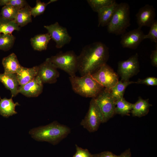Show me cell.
<instances>
[{"mask_svg":"<svg viewBox=\"0 0 157 157\" xmlns=\"http://www.w3.org/2000/svg\"><path fill=\"white\" fill-rule=\"evenodd\" d=\"M109 56V48L101 42L87 45L77 56L78 71L81 76L91 74L106 63Z\"/></svg>","mask_w":157,"mask_h":157,"instance_id":"cell-1","label":"cell"},{"mask_svg":"<svg viewBox=\"0 0 157 157\" xmlns=\"http://www.w3.org/2000/svg\"><path fill=\"white\" fill-rule=\"evenodd\" d=\"M70 131L69 128L67 126L54 122L47 125L33 129L29 133L36 140L55 144L66 137Z\"/></svg>","mask_w":157,"mask_h":157,"instance_id":"cell-2","label":"cell"},{"mask_svg":"<svg viewBox=\"0 0 157 157\" xmlns=\"http://www.w3.org/2000/svg\"><path fill=\"white\" fill-rule=\"evenodd\" d=\"M69 79L75 92L85 97L94 98L104 88L90 74L69 76Z\"/></svg>","mask_w":157,"mask_h":157,"instance_id":"cell-3","label":"cell"},{"mask_svg":"<svg viewBox=\"0 0 157 157\" xmlns=\"http://www.w3.org/2000/svg\"><path fill=\"white\" fill-rule=\"evenodd\" d=\"M130 8L126 2L118 3L112 17L107 26L108 32L116 35H122L129 26Z\"/></svg>","mask_w":157,"mask_h":157,"instance_id":"cell-4","label":"cell"},{"mask_svg":"<svg viewBox=\"0 0 157 157\" xmlns=\"http://www.w3.org/2000/svg\"><path fill=\"white\" fill-rule=\"evenodd\" d=\"M77 56L72 51L60 52L56 55L47 58L57 69L67 73L70 76H76L78 71Z\"/></svg>","mask_w":157,"mask_h":157,"instance_id":"cell-5","label":"cell"},{"mask_svg":"<svg viewBox=\"0 0 157 157\" xmlns=\"http://www.w3.org/2000/svg\"><path fill=\"white\" fill-rule=\"evenodd\" d=\"M101 123H103L102 113L95 98H92L88 112L81 125L90 132H93L98 130Z\"/></svg>","mask_w":157,"mask_h":157,"instance_id":"cell-6","label":"cell"},{"mask_svg":"<svg viewBox=\"0 0 157 157\" xmlns=\"http://www.w3.org/2000/svg\"><path fill=\"white\" fill-rule=\"evenodd\" d=\"M103 115V123L108 121L115 115V100L109 90L105 88L94 98Z\"/></svg>","mask_w":157,"mask_h":157,"instance_id":"cell-7","label":"cell"},{"mask_svg":"<svg viewBox=\"0 0 157 157\" xmlns=\"http://www.w3.org/2000/svg\"><path fill=\"white\" fill-rule=\"evenodd\" d=\"M91 75L104 88L109 90L119 81L117 74L106 63L102 66Z\"/></svg>","mask_w":157,"mask_h":157,"instance_id":"cell-8","label":"cell"},{"mask_svg":"<svg viewBox=\"0 0 157 157\" xmlns=\"http://www.w3.org/2000/svg\"><path fill=\"white\" fill-rule=\"evenodd\" d=\"M139 63L137 53L127 60L118 63V72L123 81H129V79L139 72Z\"/></svg>","mask_w":157,"mask_h":157,"instance_id":"cell-9","label":"cell"},{"mask_svg":"<svg viewBox=\"0 0 157 157\" xmlns=\"http://www.w3.org/2000/svg\"><path fill=\"white\" fill-rule=\"evenodd\" d=\"M44 27L47 31L52 39L56 43L57 48H61L71 41L72 37L67 29L60 26L57 22Z\"/></svg>","mask_w":157,"mask_h":157,"instance_id":"cell-10","label":"cell"},{"mask_svg":"<svg viewBox=\"0 0 157 157\" xmlns=\"http://www.w3.org/2000/svg\"><path fill=\"white\" fill-rule=\"evenodd\" d=\"M60 74L57 68L47 58L45 61L38 66V75L43 83H55Z\"/></svg>","mask_w":157,"mask_h":157,"instance_id":"cell-11","label":"cell"},{"mask_svg":"<svg viewBox=\"0 0 157 157\" xmlns=\"http://www.w3.org/2000/svg\"><path fill=\"white\" fill-rule=\"evenodd\" d=\"M145 34L138 27L122 35L120 43L124 48L135 49L144 40Z\"/></svg>","mask_w":157,"mask_h":157,"instance_id":"cell-12","label":"cell"},{"mask_svg":"<svg viewBox=\"0 0 157 157\" xmlns=\"http://www.w3.org/2000/svg\"><path fill=\"white\" fill-rule=\"evenodd\" d=\"M156 15L155 9L152 5L146 4L140 8L136 15L138 27H150L155 20Z\"/></svg>","mask_w":157,"mask_h":157,"instance_id":"cell-13","label":"cell"},{"mask_svg":"<svg viewBox=\"0 0 157 157\" xmlns=\"http://www.w3.org/2000/svg\"><path fill=\"white\" fill-rule=\"evenodd\" d=\"M43 83L39 76L18 88V93H20L27 97H36L42 92Z\"/></svg>","mask_w":157,"mask_h":157,"instance_id":"cell-14","label":"cell"},{"mask_svg":"<svg viewBox=\"0 0 157 157\" xmlns=\"http://www.w3.org/2000/svg\"><path fill=\"white\" fill-rule=\"evenodd\" d=\"M0 81L11 93L12 97H15L19 93L18 89L19 85L16 74H0Z\"/></svg>","mask_w":157,"mask_h":157,"instance_id":"cell-15","label":"cell"},{"mask_svg":"<svg viewBox=\"0 0 157 157\" xmlns=\"http://www.w3.org/2000/svg\"><path fill=\"white\" fill-rule=\"evenodd\" d=\"M38 66L31 68L22 66L16 73L17 78L20 86L23 85L33 79L38 75Z\"/></svg>","mask_w":157,"mask_h":157,"instance_id":"cell-16","label":"cell"},{"mask_svg":"<svg viewBox=\"0 0 157 157\" xmlns=\"http://www.w3.org/2000/svg\"><path fill=\"white\" fill-rule=\"evenodd\" d=\"M118 3L116 1L111 5L104 7L97 12L98 26H107L110 21Z\"/></svg>","mask_w":157,"mask_h":157,"instance_id":"cell-17","label":"cell"},{"mask_svg":"<svg viewBox=\"0 0 157 157\" xmlns=\"http://www.w3.org/2000/svg\"><path fill=\"white\" fill-rule=\"evenodd\" d=\"M2 64L4 68V73L7 74L17 73L22 66L19 64L16 56L12 53L4 58Z\"/></svg>","mask_w":157,"mask_h":157,"instance_id":"cell-18","label":"cell"},{"mask_svg":"<svg viewBox=\"0 0 157 157\" xmlns=\"http://www.w3.org/2000/svg\"><path fill=\"white\" fill-rule=\"evenodd\" d=\"M152 105L149 103V99H144L140 97L134 104H133L131 113L133 117H140L146 115L149 111Z\"/></svg>","mask_w":157,"mask_h":157,"instance_id":"cell-19","label":"cell"},{"mask_svg":"<svg viewBox=\"0 0 157 157\" xmlns=\"http://www.w3.org/2000/svg\"><path fill=\"white\" fill-rule=\"evenodd\" d=\"M12 98L0 99V115L3 117H8L17 113L15 111V107L19 104L17 102L14 103Z\"/></svg>","mask_w":157,"mask_h":157,"instance_id":"cell-20","label":"cell"},{"mask_svg":"<svg viewBox=\"0 0 157 157\" xmlns=\"http://www.w3.org/2000/svg\"><path fill=\"white\" fill-rule=\"evenodd\" d=\"M51 39L50 35L47 33L38 35L31 38L30 41L31 46L35 50L42 51L47 49Z\"/></svg>","mask_w":157,"mask_h":157,"instance_id":"cell-21","label":"cell"},{"mask_svg":"<svg viewBox=\"0 0 157 157\" xmlns=\"http://www.w3.org/2000/svg\"><path fill=\"white\" fill-rule=\"evenodd\" d=\"M31 8L27 5L18 10L14 20L19 26L23 27L32 22Z\"/></svg>","mask_w":157,"mask_h":157,"instance_id":"cell-22","label":"cell"},{"mask_svg":"<svg viewBox=\"0 0 157 157\" xmlns=\"http://www.w3.org/2000/svg\"><path fill=\"white\" fill-rule=\"evenodd\" d=\"M115 113L122 116L130 115L133 104L126 101L123 97L115 101Z\"/></svg>","mask_w":157,"mask_h":157,"instance_id":"cell-23","label":"cell"},{"mask_svg":"<svg viewBox=\"0 0 157 157\" xmlns=\"http://www.w3.org/2000/svg\"><path fill=\"white\" fill-rule=\"evenodd\" d=\"M135 83L130 81H118L110 90L111 94L115 101L123 97L124 94L126 87L129 85Z\"/></svg>","mask_w":157,"mask_h":157,"instance_id":"cell-24","label":"cell"},{"mask_svg":"<svg viewBox=\"0 0 157 157\" xmlns=\"http://www.w3.org/2000/svg\"><path fill=\"white\" fill-rule=\"evenodd\" d=\"M20 28L14 20H8L0 18V34H11L14 31Z\"/></svg>","mask_w":157,"mask_h":157,"instance_id":"cell-25","label":"cell"},{"mask_svg":"<svg viewBox=\"0 0 157 157\" xmlns=\"http://www.w3.org/2000/svg\"><path fill=\"white\" fill-rule=\"evenodd\" d=\"M18 10L9 5L4 6L1 11L0 18L8 20H14Z\"/></svg>","mask_w":157,"mask_h":157,"instance_id":"cell-26","label":"cell"},{"mask_svg":"<svg viewBox=\"0 0 157 157\" xmlns=\"http://www.w3.org/2000/svg\"><path fill=\"white\" fill-rule=\"evenodd\" d=\"M15 40L12 34H0V49L6 51L13 46Z\"/></svg>","mask_w":157,"mask_h":157,"instance_id":"cell-27","label":"cell"},{"mask_svg":"<svg viewBox=\"0 0 157 157\" xmlns=\"http://www.w3.org/2000/svg\"><path fill=\"white\" fill-rule=\"evenodd\" d=\"M87 1L92 10L97 13L100 9L110 6L116 1L114 0H88Z\"/></svg>","mask_w":157,"mask_h":157,"instance_id":"cell-28","label":"cell"},{"mask_svg":"<svg viewBox=\"0 0 157 157\" xmlns=\"http://www.w3.org/2000/svg\"><path fill=\"white\" fill-rule=\"evenodd\" d=\"M57 1L56 0H50L48 3H45L42 2L39 0H37L35 6L33 8H31V15L35 17L43 14L44 12L48 5Z\"/></svg>","mask_w":157,"mask_h":157,"instance_id":"cell-29","label":"cell"},{"mask_svg":"<svg viewBox=\"0 0 157 157\" xmlns=\"http://www.w3.org/2000/svg\"><path fill=\"white\" fill-rule=\"evenodd\" d=\"M8 5L19 10L24 8L27 4L26 1L24 0H0V6Z\"/></svg>","mask_w":157,"mask_h":157,"instance_id":"cell-30","label":"cell"},{"mask_svg":"<svg viewBox=\"0 0 157 157\" xmlns=\"http://www.w3.org/2000/svg\"><path fill=\"white\" fill-rule=\"evenodd\" d=\"M144 39H149L157 43V21L155 20L154 22L150 27V29L149 33L147 35H145Z\"/></svg>","mask_w":157,"mask_h":157,"instance_id":"cell-31","label":"cell"},{"mask_svg":"<svg viewBox=\"0 0 157 157\" xmlns=\"http://www.w3.org/2000/svg\"><path fill=\"white\" fill-rule=\"evenodd\" d=\"M76 152L73 157H94L87 149H83L76 145Z\"/></svg>","mask_w":157,"mask_h":157,"instance_id":"cell-32","label":"cell"},{"mask_svg":"<svg viewBox=\"0 0 157 157\" xmlns=\"http://www.w3.org/2000/svg\"><path fill=\"white\" fill-rule=\"evenodd\" d=\"M135 83L144 84L149 86H156L157 85V78L154 77H148L142 79H139Z\"/></svg>","mask_w":157,"mask_h":157,"instance_id":"cell-33","label":"cell"},{"mask_svg":"<svg viewBox=\"0 0 157 157\" xmlns=\"http://www.w3.org/2000/svg\"><path fill=\"white\" fill-rule=\"evenodd\" d=\"M94 157H120L109 151H104L99 153L93 154Z\"/></svg>","mask_w":157,"mask_h":157,"instance_id":"cell-34","label":"cell"},{"mask_svg":"<svg viewBox=\"0 0 157 157\" xmlns=\"http://www.w3.org/2000/svg\"><path fill=\"white\" fill-rule=\"evenodd\" d=\"M150 58L152 65L154 67L157 66V49L151 51Z\"/></svg>","mask_w":157,"mask_h":157,"instance_id":"cell-35","label":"cell"},{"mask_svg":"<svg viewBox=\"0 0 157 157\" xmlns=\"http://www.w3.org/2000/svg\"><path fill=\"white\" fill-rule=\"evenodd\" d=\"M120 157H131V154L130 149L129 148L122 153Z\"/></svg>","mask_w":157,"mask_h":157,"instance_id":"cell-36","label":"cell"}]
</instances>
